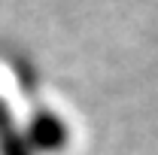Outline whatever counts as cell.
I'll return each mask as SVG.
<instances>
[{"label":"cell","instance_id":"obj_1","mask_svg":"<svg viewBox=\"0 0 158 155\" xmlns=\"http://www.w3.org/2000/svg\"><path fill=\"white\" fill-rule=\"evenodd\" d=\"M27 143H31V149L34 152H61L64 146H67V140H70V131H67V125L61 122L55 113H49V110H34V116L27 122Z\"/></svg>","mask_w":158,"mask_h":155},{"label":"cell","instance_id":"obj_2","mask_svg":"<svg viewBox=\"0 0 158 155\" xmlns=\"http://www.w3.org/2000/svg\"><path fill=\"white\" fill-rule=\"evenodd\" d=\"M0 155H34L27 134L19 131L15 119L9 113V107L0 100Z\"/></svg>","mask_w":158,"mask_h":155}]
</instances>
